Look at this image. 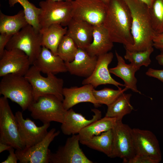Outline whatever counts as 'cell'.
<instances>
[{"instance_id": "cell-1", "label": "cell", "mask_w": 163, "mask_h": 163, "mask_svg": "<svg viewBox=\"0 0 163 163\" xmlns=\"http://www.w3.org/2000/svg\"><path fill=\"white\" fill-rule=\"evenodd\" d=\"M132 18L127 5L123 0H110L107 3L103 25L113 43L123 44L129 49L134 43L131 33Z\"/></svg>"}, {"instance_id": "cell-2", "label": "cell", "mask_w": 163, "mask_h": 163, "mask_svg": "<svg viewBox=\"0 0 163 163\" xmlns=\"http://www.w3.org/2000/svg\"><path fill=\"white\" fill-rule=\"evenodd\" d=\"M123 0L129 8L132 18L131 33L134 43L128 50L141 51L153 46L156 34L152 27L149 8L139 0Z\"/></svg>"}, {"instance_id": "cell-3", "label": "cell", "mask_w": 163, "mask_h": 163, "mask_svg": "<svg viewBox=\"0 0 163 163\" xmlns=\"http://www.w3.org/2000/svg\"><path fill=\"white\" fill-rule=\"evenodd\" d=\"M0 94L17 103L23 111L34 101L32 86L24 76L10 74L2 77Z\"/></svg>"}, {"instance_id": "cell-4", "label": "cell", "mask_w": 163, "mask_h": 163, "mask_svg": "<svg viewBox=\"0 0 163 163\" xmlns=\"http://www.w3.org/2000/svg\"><path fill=\"white\" fill-rule=\"evenodd\" d=\"M28 109L33 119L40 120L43 124L52 121L62 123L67 111L63 107L62 101L52 94L39 97Z\"/></svg>"}, {"instance_id": "cell-5", "label": "cell", "mask_w": 163, "mask_h": 163, "mask_svg": "<svg viewBox=\"0 0 163 163\" xmlns=\"http://www.w3.org/2000/svg\"><path fill=\"white\" fill-rule=\"evenodd\" d=\"M39 5L41 9L39 17L40 29L53 24L67 27L73 18L72 1L46 0L40 2Z\"/></svg>"}, {"instance_id": "cell-6", "label": "cell", "mask_w": 163, "mask_h": 163, "mask_svg": "<svg viewBox=\"0 0 163 163\" xmlns=\"http://www.w3.org/2000/svg\"><path fill=\"white\" fill-rule=\"evenodd\" d=\"M40 73L35 66L32 65L24 76L32 86L34 101L46 94L54 95L63 101V80L52 73L48 74L45 77Z\"/></svg>"}, {"instance_id": "cell-7", "label": "cell", "mask_w": 163, "mask_h": 163, "mask_svg": "<svg viewBox=\"0 0 163 163\" xmlns=\"http://www.w3.org/2000/svg\"><path fill=\"white\" fill-rule=\"evenodd\" d=\"M42 47V35L40 31L28 24L12 36L5 49L22 51L27 56L32 65Z\"/></svg>"}, {"instance_id": "cell-8", "label": "cell", "mask_w": 163, "mask_h": 163, "mask_svg": "<svg viewBox=\"0 0 163 163\" xmlns=\"http://www.w3.org/2000/svg\"><path fill=\"white\" fill-rule=\"evenodd\" d=\"M0 142L7 144L16 149L25 147L21 139L17 122L8 99L0 98Z\"/></svg>"}, {"instance_id": "cell-9", "label": "cell", "mask_w": 163, "mask_h": 163, "mask_svg": "<svg viewBox=\"0 0 163 163\" xmlns=\"http://www.w3.org/2000/svg\"><path fill=\"white\" fill-rule=\"evenodd\" d=\"M113 135V147L110 158L119 157L123 162L127 163L136 153L134 148L132 130L128 125L117 120L112 129Z\"/></svg>"}, {"instance_id": "cell-10", "label": "cell", "mask_w": 163, "mask_h": 163, "mask_svg": "<svg viewBox=\"0 0 163 163\" xmlns=\"http://www.w3.org/2000/svg\"><path fill=\"white\" fill-rule=\"evenodd\" d=\"M73 18L86 21L94 26L102 25L107 9L102 0H73Z\"/></svg>"}, {"instance_id": "cell-11", "label": "cell", "mask_w": 163, "mask_h": 163, "mask_svg": "<svg viewBox=\"0 0 163 163\" xmlns=\"http://www.w3.org/2000/svg\"><path fill=\"white\" fill-rule=\"evenodd\" d=\"M55 128L48 132L40 141L29 147L16 149L15 152L20 163H48L51 153L49 147L54 139L60 134Z\"/></svg>"}, {"instance_id": "cell-12", "label": "cell", "mask_w": 163, "mask_h": 163, "mask_svg": "<svg viewBox=\"0 0 163 163\" xmlns=\"http://www.w3.org/2000/svg\"><path fill=\"white\" fill-rule=\"evenodd\" d=\"M0 58L2 77L10 74L24 76L31 65L27 56L17 49H5Z\"/></svg>"}, {"instance_id": "cell-13", "label": "cell", "mask_w": 163, "mask_h": 163, "mask_svg": "<svg viewBox=\"0 0 163 163\" xmlns=\"http://www.w3.org/2000/svg\"><path fill=\"white\" fill-rule=\"evenodd\" d=\"M78 134L68 138L63 146L51 153L50 163H93L86 156L79 145Z\"/></svg>"}, {"instance_id": "cell-14", "label": "cell", "mask_w": 163, "mask_h": 163, "mask_svg": "<svg viewBox=\"0 0 163 163\" xmlns=\"http://www.w3.org/2000/svg\"><path fill=\"white\" fill-rule=\"evenodd\" d=\"M15 116L17 122L19 133L25 147L32 146L41 141L48 133L50 123L37 126L29 118L25 119L22 113L18 111Z\"/></svg>"}, {"instance_id": "cell-15", "label": "cell", "mask_w": 163, "mask_h": 163, "mask_svg": "<svg viewBox=\"0 0 163 163\" xmlns=\"http://www.w3.org/2000/svg\"><path fill=\"white\" fill-rule=\"evenodd\" d=\"M133 143L136 154L149 156L160 162L162 154L159 142L151 131L132 129Z\"/></svg>"}, {"instance_id": "cell-16", "label": "cell", "mask_w": 163, "mask_h": 163, "mask_svg": "<svg viewBox=\"0 0 163 163\" xmlns=\"http://www.w3.org/2000/svg\"><path fill=\"white\" fill-rule=\"evenodd\" d=\"M113 57V53L108 52L97 56L96 65L92 74L82 82V85L91 84L94 88L102 85L110 84L118 88L124 86L123 85L115 80L111 76L108 66Z\"/></svg>"}, {"instance_id": "cell-17", "label": "cell", "mask_w": 163, "mask_h": 163, "mask_svg": "<svg viewBox=\"0 0 163 163\" xmlns=\"http://www.w3.org/2000/svg\"><path fill=\"white\" fill-rule=\"evenodd\" d=\"M94 87L91 84L84 85L83 86L64 88L62 101L63 107L67 110L75 105L82 102H90L95 107L101 106L94 98L93 93Z\"/></svg>"}, {"instance_id": "cell-18", "label": "cell", "mask_w": 163, "mask_h": 163, "mask_svg": "<svg viewBox=\"0 0 163 163\" xmlns=\"http://www.w3.org/2000/svg\"><path fill=\"white\" fill-rule=\"evenodd\" d=\"M91 111L94 114L91 119L87 120L82 114L75 112L71 108L67 110L61 126L62 133L66 135L78 134L84 128L101 118V111L96 108L91 109Z\"/></svg>"}, {"instance_id": "cell-19", "label": "cell", "mask_w": 163, "mask_h": 163, "mask_svg": "<svg viewBox=\"0 0 163 163\" xmlns=\"http://www.w3.org/2000/svg\"><path fill=\"white\" fill-rule=\"evenodd\" d=\"M67 27L66 34L73 40L78 48L85 50L92 42L94 26L72 18Z\"/></svg>"}, {"instance_id": "cell-20", "label": "cell", "mask_w": 163, "mask_h": 163, "mask_svg": "<svg viewBox=\"0 0 163 163\" xmlns=\"http://www.w3.org/2000/svg\"><path fill=\"white\" fill-rule=\"evenodd\" d=\"M97 57L90 55L85 50L78 48L74 60L65 62L67 70L71 75L87 78L93 72Z\"/></svg>"}, {"instance_id": "cell-21", "label": "cell", "mask_w": 163, "mask_h": 163, "mask_svg": "<svg viewBox=\"0 0 163 163\" xmlns=\"http://www.w3.org/2000/svg\"><path fill=\"white\" fill-rule=\"evenodd\" d=\"M32 65L41 72L54 74L67 72L65 62L58 55L42 46L38 56Z\"/></svg>"}, {"instance_id": "cell-22", "label": "cell", "mask_w": 163, "mask_h": 163, "mask_svg": "<svg viewBox=\"0 0 163 163\" xmlns=\"http://www.w3.org/2000/svg\"><path fill=\"white\" fill-rule=\"evenodd\" d=\"M115 55L117 63V66L109 69L110 73L121 78L124 82V86L133 91L141 94L137 89V79L135 76V73L138 69L131 63L127 64L123 57L116 51Z\"/></svg>"}, {"instance_id": "cell-23", "label": "cell", "mask_w": 163, "mask_h": 163, "mask_svg": "<svg viewBox=\"0 0 163 163\" xmlns=\"http://www.w3.org/2000/svg\"><path fill=\"white\" fill-rule=\"evenodd\" d=\"M113 43L102 24L94 26L92 42L85 50L90 55L97 57L110 51Z\"/></svg>"}, {"instance_id": "cell-24", "label": "cell", "mask_w": 163, "mask_h": 163, "mask_svg": "<svg viewBox=\"0 0 163 163\" xmlns=\"http://www.w3.org/2000/svg\"><path fill=\"white\" fill-rule=\"evenodd\" d=\"M67 27H63L59 24H53L43 29L40 31L42 35V46L50 50L54 54L57 55L59 45L66 34Z\"/></svg>"}, {"instance_id": "cell-25", "label": "cell", "mask_w": 163, "mask_h": 163, "mask_svg": "<svg viewBox=\"0 0 163 163\" xmlns=\"http://www.w3.org/2000/svg\"><path fill=\"white\" fill-rule=\"evenodd\" d=\"M28 24L23 10L8 15L0 11V33L14 35Z\"/></svg>"}, {"instance_id": "cell-26", "label": "cell", "mask_w": 163, "mask_h": 163, "mask_svg": "<svg viewBox=\"0 0 163 163\" xmlns=\"http://www.w3.org/2000/svg\"><path fill=\"white\" fill-rule=\"evenodd\" d=\"M113 135L112 129L94 136L86 140L80 141L82 144L105 154L111 157L113 147Z\"/></svg>"}, {"instance_id": "cell-27", "label": "cell", "mask_w": 163, "mask_h": 163, "mask_svg": "<svg viewBox=\"0 0 163 163\" xmlns=\"http://www.w3.org/2000/svg\"><path fill=\"white\" fill-rule=\"evenodd\" d=\"M117 121L115 118L105 116L86 126L78 134L79 140H88L113 128Z\"/></svg>"}, {"instance_id": "cell-28", "label": "cell", "mask_w": 163, "mask_h": 163, "mask_svg": "<svg viewBox=\"0 0 163 163\" xmlns=\"http://www.w3.org/2000/svg\"><path fill=\"white\" fill-rule=\"evenodd\" d=\"M130 93H123L113 103L107 106L105 116L115 118L117 120H122L123 117L129 114L133 109L130 104Z\"/></svg>"}, {"instance_id": "cell-29", "label": "cell", "mask_w": 163, "mask_h": 163, "mask_svg": "<svg viewBox=\"0 0 163 163\" xmlns=\"http://www.w3.org/2000/svg\"><path fill=\"white\" fill-rule=\"evenodd\" d=\"M10 7L19 3L22 7L25 15L29 24L38 31L40 28L39 22V17L40 12V8L36 6L28 0H8Z\"/></svg>"}, {"instance_id": "cell-30", "label": "cell", "mask_w": 163, "mask_h": 163, "mask_svg": "<svg viewBox=\"0 0 163 163\" xmlns=\"http://www.w3.org/2000/svg\"><path fill=\"white\" fill-rule=\"evenodd\" d=\"M125 50V53L124 56L125 59L128 60L138 70L142 66L147 67L150 64L151 61L150 56L154 51L153 46L141 51H133L127 49Z\"/></svg>"}, {"instance_id": "cell-31", "label": "cell", "mask_w": 163, "mask_h": 163, "mask_svg": "<svg viewBox=\"0 0 163 163\" xmlns=\"http://www.w3.org/2000/svg\"><path fill=\"white\" fill-rule=\"evenodd\" d=\"M78 49L73 40L66 34L60 41L57 49V55L65 62L72 61Z\"/></svg>"}, {"instance_id": "cell-32", "label": "cell", "mask_w": 163, "mask_h": 163, "mask_svg": "<svg viewBox=\"0 0 163 163\" xmlns=\"http://www.w3.org/2000/svg\"><path fill=\"white\" fill-rule=\"evenodd\" d=\"M149 10L154 32L156 34L163 33V0H155Z\"/></svg>"}, {"instance_id": "cell-33", "label": "cell", "mask_w": 163, "mask_h": 163, "mask_svg": "<svg viewBox=\"0 0 163 163\" xmlns=\"http://www.w3.org/2000/svg\"><path fill=\"white\" fill-rule=\"evenodd\" d=\"M128 89L126 87L123 89L120 88L117 90L105 88L98 90L94 89L93 93L94 98L100 104H104L107 106Z\"/></svg>"}, {"instance_id": "cell-34", "label": "cell", "mask_w": 163, "mask_h": 163, "mask_svg": "<svg viewBox=\"0 0 163 163\" xmlns=\"http://www.w3.org/2000/svg\"><path fill=\"white\" fill-rule=\"evenodd\" d=\"M160 161L150 156L136 154L127 163H158Z\"/></svg>"}, {"instance_id": "cell-35", "label": "cell", "mask_w": 163, "mask_h": 163, "mask_svg": "<svg viewBox=\"0 0 163 163\" xmlns=\"http://www.w3.org/2000/svg\"><path fill=\"white\" fill-rule=\"evenodd\" d=\"M13 35L6 33H0V57L2 56L7 44Z\"/></svg>"}, {"instance_id": "cell-36", "label": "cell", "mask_w": 163, "mask_h": 163, "mask_svg": "<svg viewBox=\"0 0 163 163\" xmlns=\"http://www.w3.org/2000/svg\"><path fill=\"white\" fill-rule=\"evenodd\" d=\"M148 76L157 79L163 82V69H156L150 68L145 73Z\"/></svg>"}, {"instance_id": "cell-37", "label": "cell", "mask_w": 163, "mask_h": 163, "mask_svg": "<svg viewBox=\"0 0 163 163\" xmlns=\"http://www.w3.org/2000/svg\"><path fill=\"white\" fill-rule=\"evenodd\" d=\"M153 47L163 51V33L156 34L153 40Z\"/></svg>"}, {"instance_id": "cell-38", "label": "cell", "mask_w": 163, "mask_h": 163, "mask_svg": "<svg viewBox=\"0 0 163 163\" xmlns=\"http://www.w3.org/2000/svg\"><path fill=\"white\" fill-rule=\"evenodd\" d=\"M13 148H11L8 151L9 155L7 158L2 163H17L18 160L17 155Z\"/></svg>"}, {"instance_id": "cell-39", "label": "cell", "mask_w": 163, "mask_h": 163, "mask_svg": "<svg viewBox=\"0 0 163 163\" xmlns=\"http://www.w3.org/2000/svg\"><path fill=\"white\" fill-rule=\"evenodd\" d=\"M12 147L11 146L7 144L0 142V153L5 151H8Z\"/></svg>"}, {"instance_id": "cell-40", "label": "cell", "mask_w": 163, "mask_h": 163, "mask_svg": "<svg viewBox=\"0 0 163 163\" xmlns=\"http://www.w3.org/2000/svg\"><path fill=\"white\" fill-rule=\"evenodd\" d=\"M155 58L160 65L163 66V51H161V53L156 56Z\"/></svg>"}, {"instance_id": "cell-41", "label": "cell", "mask_w": 163, "mask_h": 163, "mask_svg": "<svg viewBox=\"0 0 163 163\" xmlns=\"http://www.w3.org/2000/svg\"><path fill=\"white\" fill-rule=\"evenodd\" d=\"M145 4L149 8L152 5L155 0H139Z\"/></svg>"}, {"instance_id": "cell-42", "label": "cell", "mask_w": 163, "mask_h": 163, "mask_svg": "<svg viewBox=\"0 0 163 163\" xmlns=\"http://www.w3.org/2000/svg\"><path fill=\"white\" fill-rule=\"evenodd\" d=\"M53 1H71L73 0H50Z\"/></svg>"}, {"instance_id": "cell-43", "label": "cell", "mask_w": 163, "mask_h": 163, "mask_svg": "<svg viewBox=\"0 0 163 163\" xmlns=\"http://www.w3.org/2000/svg\"><path fill=\"white\" fill-rule=\"evenodd\" d=\"M103 2L107 4L110 0H102Z\"/></svg>"}]
</instances>
